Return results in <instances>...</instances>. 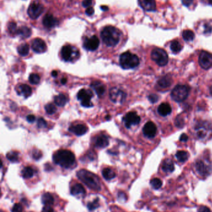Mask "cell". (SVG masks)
<instances>
[{"mask_svg":"<svg viewBox=\"0 0 212 212\" xmlns=\"http://www.w3.org/2000/svg\"><path fill=\"white\" fill-rule=\"evenodd\" d=\"M121 32L117 29L111 26L103 28L101 32V37L103 43L108 47L116 46L120 42Z\"/></svg>","mask_w":212,"mask_h":212,"instance_id":"6da1fadb","label":"cell"},{"mask_svg":"<svg viewBox=\"0 0 212 212\" xmlns=\"http://www.w3.org/2000/svg\"><path fill=\"white\" fill-rule=\"evenodd\" d=\"M77 176L80 180L88 188L96 191L101 190L99 178L92 172L85 169H81L77 172Z\"/></svg>","mask_w":212,"mask_h":212,"instance_id":"7a4b0ae2","label":"cell"},{"mask_svg":"<svg viewBox=\"0 0 212 212\" xmlns=\"http://www.w3.org/2000/svg\"><path fill=\"white\" fill-rule=\"evenodd\" d=\"M53 162L62 167L69 168L73 166L75 162L74 154L67 150H60L57 151L53 156Z\"/></svg>","mask_w":212,"mask_h":212,"instance_id":"3957f363","label":"cell"},{"mask_svg":"<svg viewBox=\"0 0 212 212\" xmlns=\"http://www.w3.org/2000/svg\"><path fill=\"white\" fill-rule=\"evenodd\" d=\"M120 64L123 69H132L139 65V59L136 55L126 52L121 55L120 57Z\"/></svg>","mask_w":212,"mask_h":212,"instance_id":"277c9868","label":"cell"},{"mask_svg":"<svg viewBox=\"0 0 212 212\" xmlns=\"http://www.w3.org/2000/svg\"><path fill=\"white\" fill-rule=\"evenodd\" d=\"M195 132L198 139L206 140L212 135V124L207 121H202L196 125Z\"/></svg>","mask_w":212,"mask_h":212,"instance_id":"5b68a950","label":"cell"},{"mask_svg":"<svg viewBox=\"0 0 212 212\" xmlns=\"http://www.w3.org/2000/svg\"><path fill=\"white\" fill-rule=\"evenodd\" d=\"M190 91V88L185 85H177L171 93L172 99L178 103L184 101L187 98Z\"/></svg>","mask_w":212,"mask_h":212,"instance_id":"8992f818","label":"cell"},{"mask_svg":"<svg viewBox=\"0 0 212 212\" xmlns=\"http://www.w3.org/2000/svg\"><path fill=\"white\" fill-rule=\"evenodd\" d=\"M79 52L77 48L72 45H65L61 50V55L65 61H72L79 56Z\"/></svg>","mask_w":212,"mask_h":212,"instance_id":"52a82bcc","label":"cell"},{"mask_svg":"<svg viewBox=\"0 0 212 212\" xmlns=\"http://www.w3.org/2000/svg\"><path fill=\"white\" fill-rule=\"evenodd\" d=\"M151 58L159 66H164L168 63V55L166 52L161 49H154L151 52Z\"/></svg>","mask_w":212,"mask_h":212,"instance_id":"ba28073f","label":"cell"},{"mask_svg":"<svg viewBox=\"0 0 212 212\" xmlns=\"http://www.w3.org/2000/svg\"><path fill=\"white\" fill-rule=\"evenodd\" d=\"M93 96V94L92 91L85 89L80 90L77 94V99L81 102V105L85 107H92L93 106V103L91 102V99Z\"/></svg>","mask_w":212,"mask_h":212,"instance_id":"9c48e42d","label":"cell"},{"mask_svg":"<svg viewBox=\"0 0 212 212\" xmlns=\"http://www.w3.org/2000/svg\"><path fill=\"white\" fill-rule=\"evenodd\" d=\"M44 11V6L37 1L32 2L28 8L27 14L32 19H37Z\"/></svg>","mask_w":212,"mask_h":212,"instance_id":"30bf717a","label":"cell"},{"mask_svg":"<svg viewBox=\"0 0 212 212\" xmlns=\"http://www.w3.org/2000/svg\"><path fill=\"white\" fill-rule=\"evenodd\" d=\"M109 99L114 103H122L126 99V93L118 87H113L109 91Z\"/></svg>","mask_w":212,"mask_h":212,"instance_id":"8fae6325","label":"cell"},{"mask_svg":"<svg viewBox=\"0 0 212 212\" xmlns=\"http://www.w3.org/2000/svg\"><path fill=\"white\" fill-rule=\"evenodd\" d=\"M140 117L134 112L128 113L123 118V122L126 128L130 129L133 125H137L140 123Z\"/></svg>","mask_w":212,"mask_h":212,"instance_id":"7c38bea8","label":"cell"},{"mask_svg":"<svg viewBox=\"0 0 212 212\" xmlns=\"http://www.w3.org/2000/svg\"><path fill=\"white\" fill-rule=\"evenodd\" d=\"M198 61L202 68L205 70L210 68L212 67V53L205 51L202 52L200 54Z\"/></svg>","mask_w":212,"mask_h":212,"instance_id":"4fadbf2b","label":"cell"},{"mask_svg":"<svg viewBox=\"0 0 212 212\" xmlns=\"http://www.w3.org/2000/svg\"><path fill=\"white\" fill-rule=\"evenodd\" d=\"M100 45V40L96 35H93L90 38H86L83 42V47L89 51L96 50Z\"/></svg>","mask_w":212,"mask_h":212,"instance_id":"5bb4252c","label":"cell"},{"mask_svg":"<svg viewBox=\"0 0 212 212\" xmlns=\"http://www.w3.org/2000/svg\"><path fill=\"white\" fill-rule=\"evenodd\" d=\"M32 49L36 53H42L47 50V45L45 42L39 38L33 40L32 42Z\"/></svg>","mask_w":212,"mask_h":212,"instance_id":"9a60e30c","label":"cell"},{"mask_svg":"<svg viewBox=\"0 0 212 212\" xmlns=\"http://www.w3.org/2000/svg\"><path fill=\"white\" fill-rule=\"evenodd\" d=\"M144 135L149 138H154L157 133V127L156 125L152 122H147L142 129Z\"/></svg>","mask_w":212,"mask_h":212,"instance_id":"2e32d148","label":"cell"},{"mask_svg":"<svg viewBox=\"0 0 212 212\" xmlns=\"http://www.w3.org/2000/svg\"><path fill=\"white\" fill-rule=\"evenodd\" d=\"M140 6L146 11H154L156 9L155 0H138Z\"/></svg>","mask_w":212,"mask_h":212,"instance_id":"e0dca14e","label":"cell"},{"mask_svg":"<svg viewBox=\"0 0 212 212\" xmlns=\"http://www.w3.org/2000/svg\"><path fill=\"white\" fill-rule=\"evenodd\" d=\"M195 167L197 172L201 176L207 175L210 170L209 166L202 160H198L196 162Z\"/></svg>","mask_w":212,"mask_h":212,"instance_id":"ac0fdd59","label":"cell"},{"mask_svg":"<svg viewBox=\"0 0 212 212\" xmlns=\"http://www.w3.org/2000/svg\"><path fill=\"white\" fill-rule=\"evenodd\" d=\"M91 87L95 91L99 98H102L105 93V86L100 81H94L91 84Z\"/></svg>","mask_w":212,"mask_h":212,"instance_id":"d6986e66","label":"cell"},{"mask_svg":"<svg viewBox=\"0 0 212 212\" xmlns=\"http://www.w3.org/2000/svg\"><path fill=\"white\" fill-rule=\"evenodd\" d=\"M43 24L47 28H53L59 24V21L52 14H47L44 18Z\"/></svg>","mask_w":212,"mask_h":212,"instance_id":"ffe728a7","label":"cell"},{"mask_svg":"<svg viewBox=\"0 0 212 212\" xmlns=\"http://www.w3.org/2000/svg\"><path fill=\"white\" fill-rule=\"evenodd\" d=\"M109 144V140L105 135H100L96 137L95 140V145L98 148H103Z\"/></svg>","mask_w":212,"mask_h":212,"instance_id":"44dd1931","label":"cell"},{"mask_svg":"<svg viewBox=\"0 0 212 212\" xmlns=\"http://www.w3.org/2000/svg\"><path fill=\"white\" fill-rule=\"evenodd\" d=\"M69 131L74 133L77 136H81L87 132L88 128L86 125L83 124H78L75 125H73L69 129Z\"/></svg>","mask_w":212,"mask_h":212,"instance_id":"7402d4cb","label":"cell"},{"mask_svg":"<svg viewBox=\"0 0 212 212\" xmlns=\"http://www.w3.org/2000/svg\"><path fill=\"white\" fill-rule=\"evenodd\" d=\"M158 112L161 116L165 117L171 113L172 109L168 103H162L158 107Z\"/></svg>","mask_w":212,"mask_h":212,"instance_id":"603a6c76","label":"cell"},{"mask_svg":"<svg viewBox=\"0 0 212 212\" xmlns=\"http://www.w3.org/2000/svg\"><path fill=\"white\" fill-rule=\"evenodd\" d=\"M162 169L166 173H170L174 170V164L173 161L170 159H165L162 165Z\"/></svg>","mask_w":212,"mask_h":212,"instance_id":"cb8c5ba5","label":"cell"},{"mask_svg":"<svg viewBox=\"0 0 212 212\" xmlns=\"http://www.w3.org/2000/svg\"><path fill=\"white\" fill-rule=\"evenodd\" d=\"M70 192L74 196H83L85 194V190L81 184H77L71 188Z\"/></svg>","mask_w":212,"mask_h":212,"instance_id":"d4e9b609","label":"cell"},{"mask_svg":"<svg viewBox=\"0 0 212 212\" xmlns=\"http://www.w3.org/2000/svg\"><path fill=\"white\" fill-rule=\"evenodd\" d=\"M68 101L67 97L64 94H60L54 98V103L57 106L64 107Z\"/></svg>","mask_w":212,"mask_h":212,"instance_id":"484cf974","label":"cell"},{"mask_svg":"<svg viewBox=\"0 0 212 212\" xmlns=\"http://www.w3.org/2000/svg\"><path fill=\"white\" fill-rule=\"evenodd\" d=\"M19 94L23 95L25 98H27L32 94V89L27 84H21L19 86Z\"/></svg>","mask_w":212,"mask_h":212,"instance_id":"4316f807","label":"cell"},{"mask_svg":"<svg viewBox=\"0 0 212 212\" xmlns=\"http://www.w3.org/2000/svg\"><path fill=\"white\" fill-rule=\"evenodd\" d=\"M172 84V78L169 76H164L160 78L158 81V85L160 87L166 88L169 87Z\"/></svg>","mask_w":212,"mask_h":212,"instance_id":"83f0119b","label":"cell"},{"mask_svg":"<svg viewBox=\"0 0 212 212\" xmlns=\"http://www.w3.org/2000/svg\"><path fill=\"white\" fill-rule=\"evenodd\" d=\"M102 176L103 177L107 180H111L116 177V174L113 170L110 168H105L102 171Z\"/></svg>","mask_w":212,"mask_h":212,"instance_id":"f1b7e54d","label":"cell"},{"mask_svg":"<svg viewBox=\"0 0 212 212\" xmlns=\"http://www.w3.org/2000/svg\"><path fill=\"white\" fill-rule=\"evenodd\" d=\"M17 34L23 38H28L31 35V29L26 26L21 27L18 30Z\"/></svg>","mask_w":212,"mask_h":212,"instance_id":"f546056e","label":"cell"},{"mask_svg":"<svg viewBox=\"0 0 212 212\" xmlns=\"http://www.w3.org/2000/svg\"><path fill=\"white\" fill-rule=\"evenodd\" d=\"M41 200L42 204H44L45 205H51L53 204L54 201L53 197L50 193H44L43 195L42 196Z\"/></svg>","mask_w":212,"mask_h":212,"instance_id":"4dcf8cb0","label":"cell"},{"mask_svg":"<svg viewBox=\"0 0 212 212\" xmlns=\"http://www.w3.org/2000/svg\"><path fill=\"white\" fill-rule=\"evenodd\" d=\"M176 158L181 162H184L188 159L189 154L185 151H179L176 155Z\"/></svg>","mask_w":212,"mask_h":212,"instance_id":"1f68e13d","label":"cell"},{"mask_svg":"<svg viewBox=\"0 0 212 212\" xmlns=\"http://www.w3.org/2000/svg\"><path fill=\"white\" fill-rule=\"evenodd\" d=\"M18 52L21 56H26L29 52V46L27 44H23L20 45L18 48Z\"/></svg>","mask_w":212,"mask_h":212,"instance_id":"d6a6232c","label":"cell"},{"mask_svg":"<svg viewBox=\"0 0 212 212\" xmlns=\"http://www.w3.org/2000/svg\"><path fill=\"white\" fill-rule=\"evenodd\" d=\"M21 174H22V176H23V177L24 178L29 179V178H32L33 176V175H34V171L32 169V167L27 166V167H25L22 170Z\"/></svg>","mask_w":212,"mask_h":212,"instance_id":"836d02e7","label":"cell"},{"mask_svg":"<svg viewBox=\"0 0 212 212\" xmlns=\"http://www.w3.org/2000/svg\"><path fill=\"white\" fill-rule=\"evenodd\" d=\"M170 50L173 53H177L182 50V46L179 42L177 40H174L170 44Z\"/></svg>","mask_w":212,"mask_h":212,"instance_id":"e575fe53","label":"cell"},{"mask_svg":"<svg viewBox=\"0 0 212 212\" xmlns=\"http://www.w3.org/2000/svg\"><path fill=\"white\" fill-rule=\"evenodd\" d=\"M182 37L186 41H192L195 38V34L190 30H185L182 33Z\"/></svg>","mask_w":212,"mask_h":212,"instance_id":"d590c367","label":"cell"},{"mask_svg":"<svg viewBox=\"0 0 212 212\" xmlns=\"http://www.w3.org/2000/svg\"><path fill=\"white\" fill-rule=\"evenodd\" d=\"M6 157L11 162H18L19 160V154L18 152L16 151H11L7 154Z\"/></svg>","mask_w":212,"mask_h":212,"instance_id":"8d00e7d4","label":"cell"},{"mask_svg":"<svg viewBox=\"0 0 212 212\" xmlns=\"http://www.w3.org/2000/svg\"><path fill=\"white\" fill-rule=\"evenodd\" d=\"M40 77L37 74L32 73L29 75V81L32 84H37L40 82Z\"/></svg>","mask_w":212,"mask_h":212,"instance_id":"74e56055","label":"cell"},{"mask_svg":"<svg viewBox=\"0 0 212 212\" xmlns=\"http://www.w3.org/2000/svg\"><path fill=\"white\" fill-rule=\"evenodd\" d=\"M45 110H46V112L47 114L53 115L56 112L57 108H56L55 105H53V104L49 103V104H47V105H46Z\"/></svg>","mask_w":212,"mask_h":212,"instance_id":"f35d334b","label":"cell"},{"mask_svg":"<svg viewBox=\"0 0 212 212\" xmlns=\"http://www.w3.org/2000/svg\"><path fill=\"white\" fill-rule=\"evenodd\" d=\"M99 199H96L95 200H94L92 202H90L88 204V209L90 211L92 212L94 210L97 209L98 207H99Z\"/></svg>","mask_w":212,"mask_h":212,"instance_id":"ab89813d","label":"cell"},{"mask_svg":"<svg viewBox=\"0 0 212 212\" xmlns=\"http://www.w3.org/2000/svg\"><path fill=\"white\" fill-rule=\"evenodd\" d=\"M151 184L153 186V188L156 189H158L162 186V181L158 178H154L151 181Z\"/></svg>","mask_w":212,"mask_h":212,"instance_id":"60d3db41","label":"cell"},{"mask_svg":"<svg viewBox=\"0 0 212 212\" xmlns=\"http://www.w3.org/2000/svg\"><path fill=\"white\" fill-rule=\"evenodd\" d=\"M8 30L11 34H17L18 30V29L17 27V24L14 22L10 23L8 25Z\"/></svg>","mask_w":212,"mask_h":212,"instance_id":"b9f144b4","label":"cell"},{"mask_svg":"<svg viewBox=\"0 0 212 212\" xmlns=\"http://www.w3.org/2000/svg\"><path fill=\"white\" fill-rule=\"evenodd\" d=\"M37 126L39 128H45L47 127V122L43 118H39L37 120Z\"/></svg>","mask_w":212,"mask_h":212,"instance_id":"7bdbcfd3","label":"cell"},{"mask_svg":"<svg viewBox=\"0 0 212 212\" xmlns=\"http://www.w3.org/2000/svg\"><path fill=\"white\" fill-rule=\"evenodd\" d=\"M12 212H22L23 211V207L20 204H15L11 210Z\"/></svg>","mask_w":212,"mask_h":212,"instance_id":"ee69618b","label":"cell"},{"mask_svg":"<svg viewBox=\"0 0 212 212\" xmlns=\"http://www.w3.org/2000/svg\"><path fill=\"white\" fill-rule=\"evenodd\" d=\"M148 99L149 100V101L152 103H156L158 99H159V97L158 95L156 94H150L148 97Z\"/></svg>","mask_w":212,"mask_h":212,"instance_id":"f6af8a7d","label":"cell"},{"mask_svg":"<svg viewBox=\"0 0 212 212\" xmlns=\"http://www.w3.org/2000/svg\"><path fill=\"white\" fill-rule=\"evenodd\" d=\"M184 124V121L182 119V118H181L180 117H178L176 120V125H177V127H180V128L182 127Z\"/></svg>","mask_w":212,"mask_h":212,"instance_id":"bcb514c9","label":"cell"},{"mask_svg":"<svg viewBox=\"0 0 212 212\" xmlns=\"http://www.w3.org/2000/svg\"><path fill=\"white\" fill-rule=\"evenodd\" d=\"M32 156H33V158L34 159H39L41 158V156H42V154H41V152L38 151V150H36V151H33V154H32Z\"/></svg>","mask_w":212,"mask_h":212,"instance_id":"7dc6e473","label":"cell"},{"mask_svg":"<svg viewBox=\"0 0 212 212\" xmlns=\"http://www.w3.org/2000/svg\"><path fill=\"white\" fill-rule=\"evenodd\" d=\"M93 0H83L82 2V6L84 8H89L92 4Z\"/></svg>","mask_w":212,"mask_h":212,"instance_id":"c3c4849f","label":"cell"},{"mask_svg":"<svg viewBox=\"0 0 212 212\" xmlns=\"http://www.w3.org/2000/svg\"><path fill=\"white\" fill-rule=\"evenodd\" d=\"M94 12H95V11H94V9H93V8L92 7L88 8L86 9V11H85V13L88 16H92Z\"/></svg>","mask_w":212,"mask_h":212,"instance_id":"681fc988","label":"cell"},{"mask_svg":"<svg viewBox=\"0 0 212 212\" xmlns=\"http://www.w3.org/2000/svg\"><path fill=\"white\" fill-rule=\"evenodd\" d=\"M42 212H53V210L51 205H45L42 209Z\"/></svg>","mask_w":212,"mask_h":212,"instance_id":"f907efd6","label":"cell"},{"mask_svg":"<svg viewBox=\"0 0 212 212\" xmlns=\"http://www.w3.org/2000/svg\"><path fill=\"white\" fill-rule=\"evenodd\" d=\"M198 212H211V211H210V209L208 208L207 207L202 206L198 209Z\"/></svg>","mask_w":212,"mask_h":212,"instance_id":"816d5d0a","label":"cell"},{"mask_svg":"<svg viewBox=\"0 0 212 212\" xmlns=\"http://www.w3.org/2000/svg\"><path fill=\"white\" fill-rule=\"evenodd\" d=\"M26 119L29 122H30V123L34 122L35 121V120H36V117H35V116L34 115H28L27 116Z\"/></svg>","mask_w":212,"mask_h":212,"instance_id":"f5cc1de1","label":"cell"},{"mask_svg":"<svg viewBox=\"0 0 212 212\" xmlns=\"http://www.w3.org/2000/svg\"><path fill=\"white\" fill-rule=\"evenodd\" d=\"M181 1L184 6L188 7V6H190L192 4L193 0H181Z\"/></svg>","mask_w":212,"mask_h":212,"instance_id":"db71d44e","label":"cell"},{"mask_svg":"<svg viewBox=\"0 0 212 212\" xmlns=\"http://www.w3.org/2000/svg\"><path fill=\"white\" fill-rule=\"evenodd\" d=\"M212 27L208 25V24H206L205 25V34H210L212 32Z\"/></svg>","mask_w":212,"mask_h":212,"instance_id":"11a10c76","label":"cell"},{"mask_svg":"<svg viewBox=\"0 0 212 212\" xmlns=\"http://www.w3.org/2000/svg\"><path fill=\"white\" fill-rule=\"evenodd\" d=\"M187 140H188V136L186 134H185V133L182 134L181 136V137H180V141L186 142Z\"/></svg>","mask_w":212,"mask_h":212,"instance_id":"9f6ffc18","label":"cell"},{"mask_svg":"<svg viewBox=\"0 0 212 212\" xmlns=\"http://www.w3.org/2000/svg\"><path fill=\"white\" fill-rule=\"evenodd\" d=\"M100 8L102 11H108V7L107 6H101Z\"/></svg>","mask_w":212,"mask_h":212,"instance_id":"6f0895ef","label":"cell"},{"mask_svg":"<svg viewBox=\"0 0 212 212\" xmlns=\"http://www.w3.org/2000/svg\"><path fill=\"white\" fill-rule=\"evenodd\" d=\"M67 79L66 78H63L62 80H61V83L62 84H66V82H67Z\"/></svg>","mask_w":212,"mask_h":212,"instance_id":"680465c9","label":"cell"},{"mask_svg":"<svg viewBox=\"0 0 212 212\" xmlns=\"http://www.w3.org/2000/svg\"><path fill=\"white\" fill-rule=\"evenodd\" d=\"M57 71H53V72H52V76L53 77H56L57 76Z\"/></svg>","mask_w":212,"mask_h":212,"instance_id":"91938a15","label":"cell"},{"mask_svg":"<svg viewBox=\"0 0 212 212\" xmlns=\"http://www.w3.org/2000/svg\"><path fill=\"white\" fill-rule=\"evenodd\" d=\"M209 2L211 5H212V0H209Z\"/></svg>","mask_w":212,"mask_h":212,"instance_id":"94428289","label":"cell"},{"mask_svg":"<svg viewBox=\"0 0 212 212\" xmlns=\"http://www.w3.org/2000/svg\"><path fill=\"white\" fill-rule=\"evenodd\" d=\"M210 93H211L212 95V86L211 87V88H210Z\"/></svg>","mask_w":212,"mask_h":212,"instance_id":"6125c7cd","label":"cell"}]
</instances>
